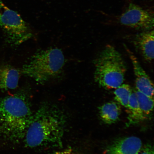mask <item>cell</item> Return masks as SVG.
<instances>
[{
    "mask_svg": "<svg viewBox=\"0 0 154 154\" xmlns=\"http://www.w3.org/2000/svg\"><path fill=\"white\" fill-rule=\"evenodd\" d=\"M66 126V117L55 106L45 104L35 114L23 140L30 149L61 147Z\"/></svg>",
    "mask_w": 154,
    "mask_h": 154,
    "instance_id": "6da1fadb",
    "label": "cell"
},
{
    "mask_svg": "<svg viewBox=\"0 0 154 154\" xmlns=\"http://www.w3.org/2000/svg\"><path fill=\"white\" fill-rule=\"evenodd\" d=\"M33 114L26 94L22 92L0 100V134L6 140H23Z\"/></svg>",
    "mask_w": 154,
    "mask_h": 154,
    "instance_id": "7a4b0ae2",
    "label": "cell"
},
{
    "mask_svg": "<svg viewBox=\"0 0 154 154\" xmlns=\"http://www.w3.org/2000/svg\"><path fill=\"white\" fill-rule=\"evenodd\" d=\"M65 63L63 52L57 48L37 51L21 70L22 74L40 84L57 78L63 72Z\"/></svg>",
    "mask_w": 154,
    "mask_h": 154,
    "instance_id": "3957f363",
    "label": "cell"
},
{
    "mask_svg": "<svg viewBox=\"0 0 154 154\" xmlns=\"http://www.w3.org/2000/svg\"><path fill=\"white\" fill-rule=\"evenodd\" d=\"M94 79L107 89H116L124 82L127 67L122 55L111 45H107L94 60Z\"/></svg>",
    "mask_w": 154,
    "mask_h": 154,
    "instance_id": "277c9868",
    "label": "cell"
},
{
    "mask_svg": "<svg viewBox=\"0 0 154 154\" xmlns=\"http://www.w3.org/2000/svg\"><path fill=\"white\" fill-rule=\"evenodd\" d=\"M0 26L10 43L19 45L32 36L29 27L17 11L9 9L0 0Z\"/></svg>",
    "mask_w": 154,
    "mask_h": 154,
    "instance_id": "5b68a950",
    "label": "cell"
},
{
    "mask_svg": "<svg viewBox=\"0 0 154 154\" xmlns=\"http://www.w3.org/2000/svg\"><path fill=\"white\" fill-rule=\"evenodd\" d=\"M120 21L124 26L143 31L151 30L154 27L153 14L133 3L121 15Z\"/></svg>",
    "mask_w": 154,
    "mask_h": 154,
    "instance_id": "8992f818",
    "label": "cell"
},
{
    "mask_svg": "<svg viewBox=\"0 0 154 154\" xmlns=\"http://www.w3.org/2000/svg\"><path fill=\"white\" fill-rule=\"evenodd\" d=\"M126 49L133 66L136 90L150 97L153 98L152 81L142 68L137 57L128 48Z\"/></svg>",
    "mask_w": 154,
    "mask_h": 154,
    "instance_id": "52a82bcc",
    "label": "cell"
},
{
    "mask_svg": "<svg viewBox=\"0 0 154 154\" xmlns=\"http://www.w3.org/2000/svg\"><path fill=\"white\" fill-rule=\"evenodd\" d=\"M142 147L139 138L129 137L117 140L109 146L107 154H137Z\"/></svg>",
    "mask_w": 154,
    "mask_h": 154,
    "instance_id": "ba28073f",
    "label": "cell"
},
{
    "mask_svg": "<svg viewBox=\"0 0 154 154\" xmlns=\"http://www.w3.org/2000/svg\"><path fill=\"white\" fill-rule=\"evenodd\" d=\"M154 31H143L134 38V43L136 49L148 62L154 59Z\"/></svg>",
    "mask_w": 154,
    "mask_h": 154,
    "instance_id": "9c48e42d",
    "label": "cell"
},
{
    "mask_svg": "<svg viewBox=\"0 0 154 154\" xmlns=\"http://www.w3.org/2000/svg\"><path fill=\"white\" fill-rule=\"evenodd\" d=\"M21 73L19 70L9 65L0 66V89L7 91L18 86Z\"/></svg>",
    "mask_w": 154,
    "mask_h": 154,
    "instance_id": "30bf717a",
    "label": "cell"
},
{
    "mask_svg": "<svg viewBox=\"0 0 154 154\" xmlns=\"http://www.w3.org/2000/svg\"><path fill=\"white\" fill-rule=\"evenodd\" d=\"M100 116L106 124H111L116 122L121 113L120 106L113 102H109L99 109Z\"/></svg>",
    "mask_w": 154,
    "mask_h": 154,
    "instance_id": "8fae6325",
    "label": "cell"
},
{
    "mask_svg": "<svg viewBox=\"0 0 154 154\" xmlns=\"http://www.w3.org/2000/svg\"><path fill=\"white\" fill-rule=\"evenodd\" d=\"M128 120L130 123L139 122L146 118L138 104L135 92H132L129 101L128 108Z\"/></svg>",
    "mask_w": 154,
    "mask_h": 154,
    "instance_id": "7c38bea8",
    "label": "cell"
},
{
    "mask_svg": "<svg viewBox=\"0 0 154 154\" xmlns=\"http://www.w3.org/2000/svg\"><path fill=\"white\" fill-rule=\"evenodd\" d=\"M132 92L131 88L129 85L122 84L116 88L114 92L115 99L121 105L128 108L129 101Z\"/></svg>",
    "mask_w": 154,
    "mask_h": 154,
    "instance_id": "4fadbf2b",
    "label": "cell"
},
{
    "mask_svg": "<svg viewBox=\"0 0 154 154\" xmlns=\"http://www.w3.org/2000/svg\"><path fill=\"white\" fill-rule=\"evenodd\" d=\"M140 109L146 117L153 111V98L149 97L136 90L135 91Z\"/></svg>",
    "mask_w": 154,
    "mask_h": 154,
    "instance_id": "5bb4252c",
    "label": "cell"
},
{
    "mask_svg": "<svg viewBox=\"0 0 154 154\" xmlns=\"http://www.w3.org/2000/svg\"><path fill=\"white\" fill-rule=\"evenodd\" d=\"M137 154H154L153 149L151 146H146L144 147H142Z\"/></svg>",
    "mask_w": 154,
    "mask_h": 154,
    "instance_id": "9a60e30c",
    "label": "cell"
},
{
    "mask_svg": "<svg viewBox=\"0 0 154 154\" xmlns=\"http://www.w3.org/2000/svg\"><path fill=\"white\" fill-rule=\"evenodd\" d=\"M51 154H79L72 149H67L61 150Z\"/></svg>",
    "mask_w": 154,
    "mask_h": 154,
    "instance_id": "2e32d148",
    "label": "cell"
}]
</instances>
